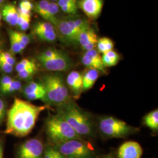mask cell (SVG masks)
Returning <instances> with one entry per match:
<instances>
[{
	"instance_id": "obj_24",
	"label": "cell",
	"mask_w": 158,
	"mask_h": 158,
	"mask_svg": "<svg viewBox=\"0 0 158 158\" xmlns=\"http://www.w3.org/2000/svg\"><path fill=\"white\" fill-rule=\"evenodd\" d=\"M64 52L56 49H48L42 52L38 56V59H51L63 55Z\"/></svg>"
},
{
	"instance_id": "obj_21",
	"label": "cell",
	"mask_w": 158,
	"mask_h": 158,
	"mask_svg": "<svg viewBox=\"0 0 158 158\" xmlns=\"http://www.w3.org/2000/svg\"><path fill=\"white\" fill-rule=\"evenodd\" d=\"M49 0H40L34 4V10L46 21H48V12Z\"/></svg>"
},
{
	"instance_id": "obj_37",
	"label": "cell",
	"mask_w": 158,
	"mask_h": 158,
	"mask_svg": "<svg viewBox=\"0 0 158 158\" xmlns=\"http://www.w3.org/2000/svg\"><path fill=\"white\" fill-rule=\"evenodd\" d=\"M57 3L60 7L66 5H73V4H77V0H57Z\"/></svg>"
},
{
	"instance_id": "obj_13",
	"label": "cell",
	"mask_w": 158,
	"mask_h": 158,
	"mask_svg": "<svg viewBox=\"0 0 158 158\" xmlns=\"http://www.w3.org/2000/svg\"><path fill=\"white\" fill-rule=\"evenodd\" d=\"M143 150L140 144L135 141L126 142L119 148L118 158H141Z\"/></svg>"
},
{
	"instance_id": "obj_8",
	"label": "cell",
	"mask_w": 158,
	"mask_h": 158,
	"mask_svg": "<svg viewBox=\"0 0 158 158\" xmlns=\"http://www.w3.org/2000/svg\"><path fill=\"white\" fill-rule=\"evenodd\" d=\"M41 66L52 72H66L72 67L73 62L67 53L51 59H38Z\"/></svg>"
},
{
	"instance_id": "obj_26",
	"label": "cell",
	"mask_w": 158,
	"mask_h": 158,
	"mask_svg": "<svg viewBox=\"0 0 158 158\" xmlns=\"http://www.w3.org/2000/svg\"><path fill=\"white\" fill-rule=\"evenodd\" d=\"M33 10L34 4L30 1H22L19 3L18 11L19 14L31 16V11Z\"/></svg>"
},
{
	"instance_id": "obj_36",
	"label": "cell",
	"mask_w": 158,
	"mask_h": 158,
	"mask_svg": "<svg viewBox=\"0 0 158 158\" xmlns=\"http://www.w3.org/2000/svg\"><path fill=\"white\" fill-rule=\"evenodd\" d=\"M0 70L5 73H11L13 71V66L0 60Z\"/></svg>"
},
{
	"instance_id": "obj_23",
	"label": "cell",
	"mask_w": 158,
	"mask_h": 158,
	"mask_svg": "<svg viewBox=\"0 0 158 158\" xmlns=\"http://www.w3.org/2000/svg\"><path fill=\"white\" fill-rule=\"evenodd\" d=\"M8 33L9 35L12 53L17 54V53H21L23 51L18 39L16 31H14L12 30H8Z\"/></svg>"
},
{
	"instance_id": "obj_40",
	"label": "cell",
	"mask_w": 158,
	"mask_h": 158,
	"mask_svg": "<svg viewBox=\"0 0 158 158\" xmlns=\"http://www.w3.org/2000/svg\"><path fill=\"white\" fill-rule=\"evenodd\" d=\"M54 158H66L57 149H54Z\"/></svg>"
},
{
	"instance_id": "obj_19",
	"label": "cell",
	"mask_w": 158,
	"mask_h": 158,
	"mask_svg": "<svg viewBox=\"0 0 158 158\" xmlns=\"http://www.w3.org/2000/svg\"><path fill=\"white\" fill-rule=\"evenodd\" d=\"M143 123L151 130H158V110H155L146 115L143 118Z\"/></svg>"
},
{
	"instance_id": "obj_25",
	"label": "cell",
	"mask_w": 158,
	"mask_h": 158,
	"mask_svg": "<svg viewBox=\"0 0 158 158\" xmlns=\"http://www.w3.org/2000/svg\"><path fill=\"white\" fill-rule=\"evenodd\" d=\"M35 92H46L45 88L41 83L30 82L26 85L23 90L24 95Z\"/></svg>"
},
{
	"instance_id": "obj_20",
	"label": "cell",
	"mask_w": 158,
	"mask_h": 158,
	"mask_svg": "<svg viewBox=\"0 0 158 158\" xmlns=\"http://www.w3.org/2000/svg\"><path fill=\"white\" fill-rule=\"evenodd\" d=\"M98 52L100 53H105L109 51H112L114 49V45L113 41L107 37H102L98 40L96 46Z\"/></svg>"
},
{
	"instance_id": "obj_28",
	"label": "cell",
	"mask_w": 158,
	"mask_h": 158,
	"mask_svg": "<svg viewBox=\"0 0 158 158\" xmlns=\"http://www.w3.org/2000/svg\"><path fill=\"white\" fill-rule=\"evenodd\" d=\"M36 67L35 62L29 59H23L20 62L17 63L16 65V70L17 73L28 68Z\"/></svg>"
},
{
	"instance_id": "obj_6",
	"label": "cell",
	"mask_w": 158,
	"mask_h": 158,
	"mask_svg": "<svg viewBox=\"0 0 158 158\" xmlns=\"http://www.w3.org/2000/svg\"><path fill=\"white\" fill-rule=\"evenodd\" d=\"M99 128L104 135L110 138H124L136 132L138 129L125 122L112 117H104L99 122Z\"/></svg>"
},
{
	"instance_id": "obj_47",
	"label": "cell",
	"mask_w": 158,
	"mask_h": 158,
	"mask_svg": "<svg viewBox=\"0 0 158 158\" xmlns=\"http://www.w3.org/2000/svg\"><path fill=\"white\" fill-rule=\"evenodd\" d=\"M23 1H31V0H23Z\"/></svg>"
},
{
	"instance_id": "obj_45",
	"label": "cell",
	"mask_w": 158,
	"mask_h": 158,
	"mask_svg": "<svg viewBox=\"0 0 158 158\" xmlns=\"http://www.w3.org/2000/svg\"><path fill=\"white\" fill-rule=\"evenodd\" d=\"M4 1V0H0V4H1Z\"/></svg>"
},
{
	"instance_id": "obj_31",
	"label": "cell",
	"mask_w": 158,
	"mask_h": 158,
	"mask_svg": "<svg viewBox=\"0 0 158 158\" xmlns=\"http://www.w3.org/2000/svg\"><path fill=\"white\" fill-rule=\"evenodd\" d=\"M16 34H17V37L21 47L23 51L30 43L29 36L27 34L24 32H19L16 31Z\"/></svg>"
},
{
	"instance_id": "obj_7",
	"label": "cell",
	"mask_w": 158,
	"mask_h": 158,
	"mask_svg": "<svg viewBox=\"0 0 158 158\" xmlns=\"http://www.w3.org/2000/svg\"><path fill=\"white\" fill-rule=\"evenodd\" d=\"M58 151L66 158H93V152L80 140H71L57 145Z\"/></svg>"
},
{
	"instance_id": "obj_30",
	"label": "cell",
	"mask_w": 158,
	"mask_h": 158,
	"mask_svg": "<svg viewBox=\"0 0 158 158\" xmlns=\"http://www.w3.org/2000/svg\"><path fill=\"white\" fill-rule=\"evenodd\" d=\"M0 60L8 63L14 66L15 64L16 59L13 55L8 52H0Z\"/></svg>"
},
{
	"instance_id": "obj_46",
	"label": "cell",
	"mask_w": 158,
	"mask_h": 158,
	"mask_svg": "<svg viewBox=\"0 0 158 158\" xmlns=\"http://www.w3.org/2000/svg\"><path fill=\"white\" fill-rule=\"evenodd\" d=\"M49 1L52 2H57V0H49Z\"/></svg>"
},
{
	"instance_id": "obj_43",
	"label": "cell",
	"mask_w": 158,
	"mask_h": 158,
	"mask_svg": "<svg viewBox=\"0 0 158 158\" xmlns=\"http://www.w3.org/2000/svg\"><path fill=\"white\" fill-rule=\"evenodd\" d=\"M2 43L1 40H0V52H2Z\"/></svg>"
},
{
	"instance_id": "obj_12",
	"label": "cell",
	"mask_w": 158,
	"mask_h": 158,
	"mask_svg": "<svg viewBox=\"0 0 158 158\" xmlns=\"http://www.w3.org/2000/svg\"><path fill=\"white\" fill-rule=\"evenodd\" d=\"M81 62L89 69H96L102 73H106V69L103 64L102 56L96 49L85 51L81 58Z\"/></svg>"
},
{
	"instance_id": "obj_11",
	"label": "cell",
	"mask_w": 158,
	"mask_h": 158,
	"mask_svg": "<svg viewBox=\"0 0 158 158\" xmlns=\"http://www.w3.org/2000/svg\"><path fill=\"white\" fill-rule=\"evenodd\" d=\"M104 5L103 0H79L78 8L91 20H96L101 15Z\"/></svg>"
},
{
	"instance_id": "obj_5",
	"label": "cell",
	"mask_w": 158,
	"mask_h": 158,
	"mask_svg": "<svg viewBox=\"0 0 158 158\" xmlns=\"http://www.w3.org/2000/svg\"><path fill=\"white\" fill-rule=\"evenodd\" d=\"M90 27L88 21L81 17L59 19L55 28L65 40L70 43H77L79 35Z\"/></svg>"
},
{
	"instance_id": "obj_22",
	"label": "cell",
	"mask_w": 158,
	"mask_h": 158,
	"mask_svg": "<svg viewBox=\"0 0 158 158\" xmlns=\"http://www.w3.org/2000/svg\"><path fill=\"white\" fill-rule=\"evenodd\" d=\"M59 6H58L57 2H52L49 1V4L48 6V22L53 24L55 27L59 21V19L57 17V14L59 11Z\"/></svg>"
},
{
	"instance_id": "obj_27",
	"label": "cell",
	"mask_w": 158,
	"mask_h": 158,
	"mask_svg": "<svg viewBox=\"0 0 158 158\" xmlns=\"http://www.w3.org/2000/svg\"><path fill=\"white\" fill-rule=\"evenodd\" d=\"M31 18V15H23L19 14V18L17 23V27H18L23 31H27L30 26Z\"/></svg>"
},
{
	"instance_id": "obj_44",
	"label": "cell",
	"mask_w": 158,
	"mask_h": 158,
	"mask_svg": "<svg viewBox=\"0 0 158 158\" xmlns=\"http://www.w3.org/2000/svg\"><path fill=\"white\" fill-rule=\"evenodd\" d=\"M1 20H2V15H1V12H0V27L1 26Z\"/></svg>"
},
{
	"instance_id": "obj_15",
	"label": "cell",
	"mask_w": 158,
	"mask_h": 158,
	"mask_svg": "<svg viewBox=\"0 0 158 158\" xmlns=\"http://www.w3.org/2000/svg\"><path fill=\"white\" fill-rule=\"evenodd\" d=\"M66 83L74 99H79L83 91V74L77 71H72L68 74Z\"/></svg>"
},
{
	"instance_id": "obj_4",
	"label": "cell",
	"mask_w": 158,
	"mask_h": 158,
	"mask_svg": "<svg viewBox=\"0 0 158 158\" xmlns=\"http://www.w3.org/2000/svg\"><path fill=\"white\" fill-rule=\"evenodd\" d=\"M46 129L51 141L57 145L71 140H81V137L72 127L57 114L48 118Z\"/></svg>"
},
{
	"instance_id": "obj_29",
	"label": "cell",
	"mask_w": 158,
	"mask_h": 158,
	"mask_svg": "<svg viewBox=\"0 0 158 158\" xmlns=\"http://www.w3.org/2000/svg\"><path fill=\"white\" fill-rule=\"evenodd\" d=\"M22 87V83L20 81L14 80L9 85H8L5 89L1 90V91L4 94L12 93L16 92L17 91L21 90Z\"/></svg>"
},
{
	"instance_id": "obj_38",
	"label": "cell",
	"mask_w": 158,
	"mask_h": 158,
	"mask_svg": "<svg viewBox=\"0 0 158 158\" xmlns=\"http://www.w3.org/2000/svg\"><path fill=\"white\" fill-rule=\"evenodd\" d=\"M44 158H54V149L48 147L46 149Z\"/></svg>"
},
{
	"instance_id": "obj_32",
	"label": "cell",
	"mask_w": 158,
	"mask_h": 158,
	"mask_svg": "<svg viewBox=\"0 0 158 158\" xmlns=\"http://www.w3.org/2000/svg\"><path fill=\"white\" fill-rule=\"evenodd\" d=\"M37 71V67L28 68L18 73V77L21 79H30Z\"/></svg>"
},
{
	"instance_id": "obj_17",
	"label": "cell",
	"mask_w": 158,
	"mask_h": 158,
	"mask_svg": "<svg viewBox=\"0 0 158 158\" xmlns=\"http://www.w3.org/2000/svg\"><path fill=\"white\" fill-rule=\"evenodd\" d=\"M100 72L96 69H89L83 75V91L91 89L99 77Z\"/></svg>"
},
{
	"instance_id": "obj_10",
	"label": "cell",
	"mask_w": 158,
	"mask_h": 158,
	"mask_svg": "<svg viewBox=\"0 0 158 158\" xmlns=\"http://www.w3.org/2000/svg\"><path fill=\"white\" fill-rule=\"evenodd\" d=\"M34 34L41 40L46 42H53L57 38L55 26L48 21H39L33 27Z\"/></svg>"
},
{
	"instance_id": "obj_33",
	"label": "cell",
	"mask_w": 158,
	"mask_h": 158,
	"mask_svg": "<svg viewBox=\"0 0 158 158\" xmlns=\"http://www.w3.org/2000/svg\"><path fill=\"white\" fill-rule=\"evenodd\" d=\"M25 96L29 100H42L46 102V92H35L25 94Z\"/></svg>"
},
{
	"instance_id": "obj_3",
	"label": "cell",
	"mask_w": 158,
	"mask_h": 158,
	"mask_svg": "<svg viewBox=\"0 0 158 158\" xmlns=\"http://www.w3.org/2000/svg\"><path fill=\"white\" fill-rule=\"evenodd\" d=\"M41 83L45 90L48 103L59 107L71 100L68 86L60 74H47L43 77Z\"/></svg>"
},
{
	"instance_id": "obj_1",
	"label": "cell",
	"mask_w": 158,
	"mask_h": 158,
	"mask_svg": "<svg viewBox=\"0 0 158 158\" xmlns=\"http://www.w3.org/2000/svg\"><path fill=\"white\" fill-rule=\"evenodd\" d=\"M46 106H35L19 98H15L7 113L5 133L17 137H24L31 133L40 114Z\"/></svg>"
},
{
	"instance_id": "obj_35",
	"label": "cell",
	"mask_w": 158,
	"mask_h": 158,
	"mask_svg": "<svg viewBox=\"0 0 158 158\" xmlns=\"http://www.w3.org/2000/svg\"><path fill=\"white\" fill-rule=\"evenodd\" d=\"M14 79L10 76H4L0 80V91L5 89L8 85H10L13 81Z\"/></svg>"
},
{
	"instance_id": "obj_41",
	"label": "cell",
	"mask_w": 158,
	"mask_h": 158,
	"mask_svg": "<svg viewBox=\"0 0 158 158\" xmlns=\"http://www.w3.org/2000/svg\"><path fill=\"white\" fill-rule=\"evenodd\" d=\"M0 158H4V151H3V147L0 143Z\"/></svg>"
},
{
	"instance_id": "obj_39",
	"label": "cell",
	"mask_w": 158,
	"mask_h": 158,
	"mask_svg": "<svg viewBox=\"0 0 158 158\" xmlns=\"http://www.w3.org/2000/svg\"><path fill=\"white\" fill-rule=\"evenodd\" d=\"M5 114V104L1 99H0V121L3 119Z\"/></svg>"
},
{
	"instance_id": "obj_34",
	"label": "cell",
	"mask_w": 158,
	"mask_h": 158,
	"mask_svg": "<svg viewBox=\"0 0 158 158\" xmlns=\"http://www.w3.org/2000/svg\"><path fill=\"white\" fill-rule=\"evenodd\" d=\"M78 6L77 4H73V5H66L60 7V9L64 13L70 15H75L77 14L78 11Z\"/></svg>"
},
{
	"instance_id": "obj_14",
	"label": "cell",
	"mask_w": 158,
	"mask_h": 158,
	"mask_svg": "<svg viewBox=\"0 0 158 158\" xmlns=\"http://www.w3.org/2000/svg\"><path fill=\"white\" fill-rule=\"evenodd\" d=\"M98 40L96 32L89 27L79 35L77 44H79L84 51H90L95 49Z\"/></svg>"
},
{
	"instance_id": "obj_18",
	"label": "cell",
	"mask_w": 158,
	"mask_h": 158,
	"mask_svg": "<svg viewBox=\"0 0 158 158\" xmlns=\"http://www.w3.org/2000/svg\"><path fill=\"white\" fill-rule=\"evenodd\" d=\"M102 58L103 64L107 68L117 65L119 61L120 57L117 52L112 50L102 54Z\"/></svg>"
},
{
	"instance_id": "obj_42",
	"label": "cell",
	"mask_w": 158,
	"mask_h": 158,
	"mask_svg": "<svg viewBox=\"0 0 158 158\" xmlns=\"http://www.w3.org/2000/svg\"><path fill=\"white\" fill-rule=\"evenodd\" d=\"M102 158H113V155H106V156H104V157H102Z\"/></svg>"
},
{
	"instance_id": "obj_2",
	"label": "cell",
	"mask_w": 158,
	"mask_h": 158,
	"mask_svg": "<svg viewBox=\"0 0 158 158\" xmlns=\"http://www.w3.org/2000/svg\"><path fill=\"white\" fill-rule=\"evenodd\" d=\"M57 114L64 119L80 136L93 135V125L90 117L71 100L58 107Z\"/></svg>"
},
{
	"instance_id": "obj_9",
	"label": "cell",
	"mask_w": 158,
	"mask_h": 158,
	"mask_svg": "<svg viewBox=\"0 0 158 158\" xmlns=\"http://www.w3.org/2000/svg\"><path fill=\"white\" fill-rule=\"evenodd\" d=\"M44 145L38 139H31L23 143L19 149V158H41Z\"/></svg>"
},
{
	"instance_id": "obj_16",
	"label": "cell",
	"mask_w": 158,
	"mask_h": 158,
	"mask_svg": "<svg viewBox=\"0 0 158 158\" xmlns=\"http://www.w3.org/2000/svg\"><path fill=\"white\" fill-rule=\"evenodd\" d=\"M2 19L11 26H17L19 13L16 6L12 4L4 6L1 12Z\"/></svg>"
}]
</instances>
